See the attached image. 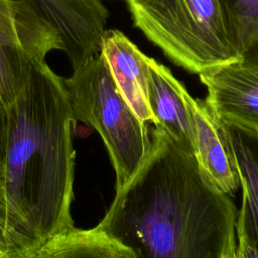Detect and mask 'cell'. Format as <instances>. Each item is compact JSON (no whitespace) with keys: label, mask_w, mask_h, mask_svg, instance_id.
I'll use <instances>...</instances> for the list:
<instances>
[{"label":"cell","mask_w":258,"mask_h":258,"mask_svg":"<svg viewBox=\"0 0 258 258\" xmlns=\"http://www.w3.org/2000/svg\"><path fill=\"white\" fill-rule=\"evenodd\" d=\"M146 154L95 229L131 258H234L237 210L195 155L154 127Z\"/></svg>","instance_id":"6da1fadb"},{"label":"cell","mask_w":258,"mask_h":258,"mask_svg":"<svg viewBox=\"0 0 258 258\" xmlns=\"http://www.w3.org/2000/svg\"><path fill=\"white\" fill-rule=\"evenodd\" d=\"M74 123L62 77L46 61L34 66L6 109L3 164L18 258L75 228Z\"/></svg>","instance_id":"7a4b0ae2"},{"label":"cell","mask_w":258,"mask_h":258,"mask_svg":"<svg viewBox=\"0 0 258 258\" xmlns=\"http://www.w3.org/2000/svg\"><path fill=\"white\" fill-rule=\"evenodd\" d=\"M125 1L134 25L186 71L240 62L220 0Z\"/></svg>","instance_id":"3957f363"},{"label":"cell","mask_w":258,"mask_h":258,"mask_svg":"<svg viewBox=\"0 0 258 258\" xmlns=\"http://www.w3.org/2000/svg\"><path fill=\"white\" fill-rule=\"evenodd\" d=\"M75 121L101 136L116 173V188L126 182L148 149L147 124L131 109L119 91L101 53L62 78Z\"/></svg>","instance_id":"277c9868"},{"label":"cell","mask_w":258,"mask_h":258,"mask_svg":"<svg viewBox=\"0 0 258 258\" xmlns=\"http://www.w3.org/2000/svg\"><path fill=\"white\" fill-rule=\"evenodd\" d=\"M53 50H64L57 31L26 2L0 0V102L5 110L32 68Z\"/></svg>","instance_id":"5b68a950"},{"label":"cell","mask_w":258,"mask_h":258,"mask_svg":"<svg viewBox=\"0 0 258 258\" xmlns=\"http://www.w3.org/2000/svg\"><path fill=\"white\" fill-rule=\"evenodd\" d=\"M59 34L72 70L100 53L109 12L102 0H22Z\"/></svg>","instance_id":"8992f818"},{"label":"cell","mask_w":258,"mask_h":258,"mask_svg":"<svg viewBox=\"0 0 258 258\" xmlns=\"http://www.w3.org/2000/svg\"><path fill=\"white\" fill-rule=\"evenodd\" d=\"M199 76L208 90L205 102L218 120L258 132V70L232 62Z\"/></svg>","instance_id":"52a82bcc"},{"label":"cell","mask_w":258,"mask_h":258,"mask_svg":"<svg viewBox=\"0 0 258 258\" xmlns=\"http://www.w3.org/2000/svg\"><path fill=\"white\" fill-rule=\"evenodd\" d=\"M194 155L208 178L222 192L233 195L240 186L235 161L217 118L205 101L183 93Z\"/></svg>","instance_id":"ba28073f"},{"label":"cell","mask_w":258,"mask_h":258,"mask_svg":"<svg viewBox=\"0 0 258 258\" xmlns=\"http://www.w3.org/2000/svg\"><path fill=\"white\" fill-rule=\"evenodd\" d=\"M100 53L105 58L119 91L134 113L143 123L154 125V118L147 104L150 57L117 29L104 31Z\"/></svg>","instance_id":"9c48e42d"},{"label":"cell","mask_w":258,"mask_h":258,"mask_svg":"<svg viewBox=\"0 0 258 258\" xmlns=\"http://www.w3.org/2000/svg\"><path fill=\"white\" fill-rule=\"evenodd\" d=\"M218 122L230 147L242 187V206L236 229L258 252V132L237 124Z\"/></svg>","instance_id":"30bf717a"},{"label":"cell","mask_w":258,"mask_h":258,"mask_svg":"<svg viewBox=\"0 0 258 258\" xmlns=\"http://www.w3.org/2000/svg\"><path fill=\"white\" fill-rule=\"evenodd\" d=\"M184 91L185 88L166 67L150 57L147 104L154 118V127L164 130L186 151L194 154Z\"/></svg>","instance_id":"8fae6325"},{"label":"cell","mask_w":258,"mask_h":258,"mask_svg":"<svg viewBox=\"0 0 258 258\" xmlns=\"http://www.w3.org/2000/svg\"><path fill=\"white\" fill-rule=\"evenodd\" d=\"M33 258H131L129 252L95 228H74L44 245Z\"/></svg>","instance_id":"7c38bea8"},{"label":"cell","mask_w":258,"mask_h":258,"mask_svg":"<svg viewBox=\"0 0 258 258\" xmlns=\"http://www.w3.org/2000/svg\"><path fill=\"white\" fill-rule=\"evenodd\" d=\"M242 66L258 70V0H220Z\"/></svg>","instance_id":"4fadbf2b"},{"label":"cell","mask_w":258,"mask_h":258,"mask_svg":"<svg viewBox=\"0 0 258 258\" xmlns=\"http://www.w3.org/2000/svg\"><path fill=\"white\" fill-rule=\"evenodd\" d=\"M0 258H18L14 250L4 164L2 160H0Z\"/></svg>","instance_id":"5bb4252c"},{"label":"cell","mask_w":258,"mask_h":258,"mask_svg":"<svg viewBox=\"0 0 258 258\" xmlns=\"http://www.w3.org/2000/svg\"><path fill=\"white\" fill-rule=\"evenodd\" d=\"M238 244L236 245L234 258H258V252L251 245L244 234L237 231Z\"/></svg>","instance_id":"9a60e30c"},{"label":"cell","mask_w":258,"mask_h":258,"mask_svg":"<svg viewBox=\"0 0 258 258\" xmlns=\"http://www.w3.org/2000/svg\"><path fill=\"white\" fill-rule=\"evenodd\" d=\"M6 134V110L0 102V160L3 161Z\"/></svg>","instance_id":"2e32d148"},{"label":"cell","mask_w":258,"mask_h":258,"mask_svg":"<svg viewBox=\"0 0 258 258\" xmlns=\"http://www.w3.org/2000/svg\"><path fill=\"white\" fill-rule=\"evenodd\" d=\"M33 256H34V254H33V255H30V256H26V257H22V258H33Z\"/></svg>","instance_id":"e0dca14e"}]
</instances>
